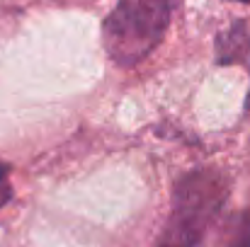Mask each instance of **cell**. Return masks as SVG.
I'll list each match as a JSON object with an SVG mask.
<instances>
[{"label": "cell", "instance_id": "obj_4", "mask_svg": "<svg viewBox=\"0 0 250 247\" xmlns=\"http://www.w3.org/2000/svg\"><path fill=\"white\" fill-rule=\"evenodd\" d=\"M214 247H250V211L229 216Z\"/></svg>", "mask_w": 250, "mask_h": 247}, {"label": "cell", "instance_id": "obj_3", "mask_svg": "<svg viewBox=\"0 0 250 247\" xmlns=\"http://www.w3.org/2000/svg\"><path fill=\"white\" fill-rule=\"evenodd\" d=\"M216 63L219 66H236L243 63L250 71V27L238 19L216 39ZM246 112H250V92L246 102Z\"/></svg>", "mask_w": 250, "mask_h": 247}, {"label": "cell", "instance_id": "obj_6", "mask_svg": "<svg viewBox=\"0 0 250 247\" xmlns=\"http://www.w3.org/2000/svg\"><path fill=\"white\" fill-rule=\"evenodd\" d=\"M241 2H250V0H241Z\"/></svg>", "mask_w": 250, "mask_h": 247}, {"label": "cell", "instance_id": "obj_1", "mask_svg": "<svg viewBox=\"0 0 250 247\" xmlns=\"http://www.w3.org/2000/svg\"><path fill=\"white\" fill-rule=\"evenodd\" d=\"M229 201V179L221 170L185 172L172 189V209L156 247H202L207 230Z\"/></svg>", "mask_w": 250, "mask_h": 247}, {"label": "cell", "instance_id": "obj_5", "mask_svg": "<svg viewBox=\"0 0 250 247\" xmlns=\"http://www.w3.org/2000/svg\"><path fill=\"white\" fill-rule=\"evenodd\" d=\"M12 199V184H10V165L0 163V209L10 204Z\"/></svg>", "mask_w": 250, "mask_h": 247}, {"label": "cell", "instance_id": "obj_2", "mask_svg": "<svg viewBox=\"0 0 250 247\" xmlns=\"http://www.w3.org/2000/svg\"><path fill=\"white\" fill-rule=\"evenodd\" d=\"M175 0H117L102 22V44L119 68L148 58L163 41Z\"/></svg>", "mask_w": 250, "mask_h": 247}]
</instances>
